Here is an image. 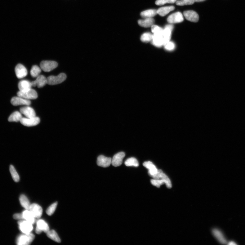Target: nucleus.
Masks as SVG:
<instances>
[{
  "label": "nucleus",
  "instance_id": "nucleus-1",
  "mask_svg": "<svg viewBox=\"0 0 245 245\" xmlns=\"http://www.w3.org/2000/svg\"><path fill=\"white\" fill-rule=\"evenodd\" d=\"M160 178L159 179H152L150 182L154 186L159 188L161 185L165 184L167 188H170L172 187L171 181L169 178L164 174L162 170H159Z\"/></svg>",
  "mask_w": 245,
  "mask_h": 245
},
{
  "label": "nucleus",
  "instance_id": "nucleus-2",
  "mask_svg": "<svg viewBox=\"0 0 245 245\" xmlns=\"http://www.w3.org/2000/svg\"><path fill=\"white\" fill-rule=\"evenodd\" d=\"M35 236L31 233L21 234L17 238L16 243L19 245H29L32 243Z\"/></svg>",
  "mask_w": 245,
  "mask_h": 245
},
{
  "label": "nucleus",
  "instance_id": "nucleus-3",
  "mask_svg": "<svg viewBox=\"0 0 245 245\" xmlns=\"http://www.w3.org/2000/svg\"><path fill=\"white\" fill-rule=\"evenodd\" d=\"M66 75L65 73H61L58 76H51L47 78V84L50 85L59 84L65 81Z\"/></svg>",
  "mask_w": 245,
  "mask_h": 245
},
{
  "label": "nucleus",
  "instance_id": "nucleus-4",
  "mask_svg": "<svg viewBox=\"0 0 245 245\" xmlns=\"http://www.w3.org/2000/svg\"><path fill=\"white\" fill-rule=\"evenodd\" d=\"M143 165L149 170L148 173L149 176L154 179H159V175L158 170L153 164L149 161L143 163Z\"/></svg>",
  "mask_w": 245,
  "mask_h": 245
},
{
  "label": "nucleus",
  "instance_id": "nucleus-5",
  "mask_svg": "<svg viewBox=\"0 0 245 245\" xmlns=\"http://www.w3.org/2000/svg\"><path fill=\"white\" fill-rule=\"evenodd\" d=\"M17 95L28 100L36 99L38 96L36 91L32 88L24 91H19L17 93Z\"/></svg>",
  "mask_w": 245,
  "mask_h": 245
},
{
  "label": "nucleus",
  "instance_id": "nucleus-6",
  "mask_svg": "<svg viewBox=\"0 0 245 245\" xmlns=\"http://www.w3.org/2000/svg\"><path fill=\"white\" fill-rule=\"evenodd\" d=\"M58 66V63L55 61H43L40 64L41 69L45 72H50L56 68Z\"/></svg>",
  "mask_w": 245,
  "mask_h": 245
},
{
  "label": "nucleus",
  "instance_id": "nucleus-7",
  "mask_svg": "<svg viewBox=\"0 0 245 245\" xmlns=\"http://www.w3.org/2000/svg\"><path fill=\"white\" fill-rule=\"evenodd\" d=\"M19 229L24 234L31 233L33 229V224L25 220H20L18 222Z\"/></svg>",
  "mask_w": 245,
  "mask_h": 245
},
{
  "label": "nucleus",
  "instance_id": "nucleus-8",
  "mask_svg": "<svg viewBox=\"0 0 245 245\" xmlns=\"http://www.w3.org/2000/svg\"><path fill=\"white\" fill-rule=\"evenodd\" d=\"M40 118L37 117L31 118H22L20 121V123L27 127L35 126L40 123Z\"/></svg>",
  "mask_w": 245,
  "mask_h": 245
},
{
  "label": "nucleus",
  "instance_id": "nucleus-9",
  "mask_svg": "<svg viewBox=\"0 0 245 245\" xmlns=\"http://www.w3.org/2000/svg\"><path fill=\"white\" fill-rule=\"evenodd\" d=\"M36 223V232L37 234H39L42 232L47 233L50 230L48 224L44 220L42 219L38 220Z\"/></svg>",
  "mask_w": 245,
  "mask_h": 245
},
{
  "label": "nucleus",
  "instance_id": "nucleus-10",
  "mask_svg": "<svg viewBox=\"0 0 245 245\" xmlns=\"http://www.w3.org/2000/svg\"><path fill=\"white\" fill-rule=\"evenodd\" d=\"M184 20L182 14L178 12L172 14L167 18V21L170 24L178 23L182 22Z\"/></svg>",
  "mask_w": 245,
  "mask_h": 245
},
{
  "label": "nucleus",
  "instance_id": "nucleus-11",
  "mask_svg": "<svg viewBox=\"0 0 245 245\" xmlns=\"http://www.w3.org/2000/svg\"><path fill=\"white\" fill-rule=\"evenodd\" d=\"M11 102L13 105L17 106L19 105L29 106L31 104L29 100L17 96L13 97L11 100Z\"/></svg>",
  "mask_w": 245,
  "mask_h": 245
},
{
  "label": "nucleus",
  "instance_id": "nucleus-12",
  "mask_svg": "<svg viewBox=\"0 0 245 245\" xmlns=\"http://www.w3.org/2000/svg\"><path fill=\"white\" fill-rule=\"evenodd\" d=\"M29 210L36 218L39 219L42 215V208L38 204H31Z\"/></svg>",
  "mask_w": 245,
  "mask_h": 245
},
{
  "label": "nucleus",
  "instance_id": "nucleus-13",
  "mask_svg": "<svg viewBox=\"0 0 245 245\" xmlns=\"http://www.w3.org/2000/svg\"><path fill=\"white\" fill-rule=\"evenodd\" d=\"M112 159L110 157H107L101 155L98 157L97 163L99 166L107 167L110 165Z\"/></svg>",
  "mask_w": 245,
  "mask_h": 245
},
{
  "label": "nucleus",
  "instance_id": "nucleus-14",
  "mask_svg": "<svg viewBox=\"0 0 245 245\" xmlns=\"http://www.w3.org/2000/svg\"><path fill=\"white\" fill-rule=\"evenodd\" d=\"M125 156V153L123 152H119L116 154L112 159V165L115 167L121 166Z\"/></svg>",
  "mask_w": 245,
  "mask_h": 245
},
{
  "label": "nucleus",
  "instance_id": "nucleus-15",
  "mask_svg": "<svg viewBox=\"0 0 245 245\" xmlns=\"http://www.w3.org/2000/svg\"><path fill=\"white\" fill-rule=\"evenodd\" d=\"M15 71L17 78H23L27 75V71L26 68L22 64L17 65L15 68Z\"/></svg>",
  "mask_w": 245,
  "mask_h": 245
},
{
  "label": "nucleus",
  "instance_id": "nucleus-16",
  "mask_svg": "<svg viewBox=\"0 0 245 245\" xmlns=\"http://www.w3.org/2000/svg\"><path fill=\"white\" fill-rule=\"evenodd\" d=\"M184 15L185 19L190 21L193 22H197L199 19L198 14L192 10L185 11L184 12Z\"/></svg>",
  "mask_w": 245,
  "mask_h": 245
},
{
  "label": "nucleus",
  "instance_id": "nucleus-17",
  "mask_svg": "<svg viewBox=\"0 0 245 245\" xmlns=\"http://www.w3.org/2000/svg\"><path fill=\"white\" fill-rule=\"evenodd\" d=\"M31 84L33 87L37 86L38 88H41L47 84V78L43 75H40L36 80L31 82Z\"/></svg>",
  "mask_w": 245,
  "mask_h": 245
},
{
  "label": "nucleus",
  "instance_id": "nucleus-18",
  "mask_svg": "<svg viewBox=\"0 0 245 245\" xmlns=\"http://www.w3.org/2000/svg\"><path fill=\"white\" fill-rule=\"evenodd\" d=\"M23 107L20 109V113L25 115L27 118H31L36 117L35 112L32 108L29 106Z\"/></svg>",
  "mask_w": 245,
  "mask_h": 245
},
{
  "label": "nucleus",
  "instance_id": "nucleus-19",
  "mask_svg": "<svg viewBox=\"0 0 245 245\" xmlns=\"http://www.w3.org/2000/svg\"><path fill=\"white\" fill-rule=\"evenodd\" d=\"M152 41L154 46L158 47H162L164 45L163 34H154Z\"/></svg>",
  "mask_w": 245,
  "mask_h": 245
},
{
  "label": "nucleus",
  "instance_id": "nucleus-20",
  "mask_svg": "<svg viewBox=\"0 0 245 245\" xmlns=\"http://www.w3.org/2000/svg\"><path fill=\"white\" fill-rule=\"evenodd\" d=\"M138 24L140 26L143 27H151L155 23V20L153 18H145L144 20H138Z\"/></svg>",
  "mask_w": 245,
  "mask_h": 245
},
{
  "label": "nucleus",
  "instance_id": "nucleus-21",
  "mask_svg": "<svg viewBox=\"0 0 245 245\" xmlns=\"http://www.w3.org/2000/svg\"><path fill=\"white\" fill-rule=\"evenodd\" d=\"M24 220H27L33 225L36 222V218L29 210H26L22 213Z\"/></svg>",
  "mask_w": 245,
  "mask_h": 245
},
{
  "label": "nucleus",
  "instance_id": "nucleus-22",
  "mask_svg": "<svg viewBox=\"0 0 245 245\" xmlns=\"http://www.w3.org/2000/svg\"><path fill=\"white\" fill-rule=\"evenodd\" d=\"M32 87L31 82L27 80H22L20 81L18 84L20 91H24L31 88Z\"/></svg>",
  "mask_w": 245,
  "mask_h": 245
},
{
  "label": "nucleus",
  "instance_id": "nucleus-23",
  "mask_svg": "<svg viewBox=\"0 0 245 245\" xmlns=\"http://www.w3.org/2000/svg\"><path fill=\"white\" fill-rule=\"evenodd\" d=\"M212 232L213 235L220 243L223 244H225L227 243V241L225 238L223 234L219 230L217 229H214L212 230Z\"/></svg>",
  "mask_w": 245,
  "mask_h": 245
},
{
  "label": "nucleus",
  "instance_id": "nucleus-24",
  "mask_svg": "<svg viewBox=\"0 0 245 245\" xmlns=\"http://www.w3.org/2000/svg\"><path fill=\"white\" fill-rule=\"evenodd\" d=\"M175 9L173 6L163 7L157 10V14L162 16H164Z\"/></svg>",
  "mask_w": 245,
  "mask_h": 245
},
{
  "label": "nucleus",
  "instance_id": "nucleus-25",
  "mask_svg": "<svg viewBox=\"0 0 245 245\" xmlns=\"http://www.w3.org/2000/svg\"><path fill=\"white\" fill-rule=\"evenodd\" d=\"M23 117L22 114L19 111L14 112L8 118V121L10 122H18L20 121Z\"/></svg>",
  "mask_w": 245,
  "mask_h": 245
},
{
  "label": "nucleus",
  "instance_id": "nucleus-26",
  "mask_svg": "<svg viewBox=\"0 0 245 245\" xmlns=\"http://www.w3.org/2000/svg\"><path fill=\"white\" fill-rule=\"evenodd\" d=\"M157 14V10L155 9H149L143 11L141 13V16L143 18H152Z\"/></svg>",
  "mask_w": 245,
  "mask_h": 245
},
{
  "label": "nucleus",
  "instance_id": "nucleus-27",
  "mask_svg": "<svg viewBox=\"0 0 245 245\" xmlns=\"http://www.w3.org/2000/svg\"><path fill=\"white\" fill-rule=\"evenodd\" d=\"M20 201L23 207L26 210H29L31 204L29 199L25 195L22 194L20 196Z\"/></svg>",
  "mask_w": 245,
  "mask_h": 245
},
{
  "label": "nucleus",
  "instance_id": "nucleus-28",
  "mask_svg": "<svg viewBox=\"0 0 245 245\" xmlns=\"http://www.w3.org/2000/svg\"><path fill=\"white\" fill-rule=\"evenodd\" d=\"M47 237L50 239L54 240L56 242L58 243H61V239L59 238L58 234L54 230H51L48 231L47 233Z\"/></svg>",
  "mask_w": 245,
  "mask_h": 245
},
{
  "label": "nucleus",
  "instance_id": "nucleus-29",
  "mask_svg": "<svg viewBox=\"0 0 245 245\" xmlns=\"http://www.w3.org/2000/svg\"><path fill=\"white\" fill-rule=\"evenodd\" d=\"M172 31L169 28L165 27V29H164L163 33L164 46L170 41Z\"/></svg>",
  "mask_w": 245,
  "mask_h": 245
},
{
  "label": "nucleus",
  "instance_id": "nucleus-30",
  "mask_svg": "<svg viewBox=\"0 0 245 245\" xmlns=\"http://www.w3.org/2000/svg\"><path fill=\"white\" fill-rule=\"evenodd\" d=\"M125 164L127 167H138L139 165L137 160L134 157H131L126 160Z\"/></svg>",
  "mask_w": 245,
  "mask_h": 245
},
{
  "label": "nucleus",
  "instance_id": "nucleus-31",
  "mask_svg": "<svg viewBox=\"0 0 245 245\" xmlns=\"http://www.w3.org/2000/svg\"><path fill=\"white\" fill-rule=\"evenodd\" d=\"M41 72V69L39 66L37 65L33 66L30 71V74L32 77L34 78H37L40 75Z\"/></svg>",
  "mask_w": 245,
  "mask_h": 245
},
{
  "label": "nucleus",
  "instance_id": "nucleus-32",
  "mask_svg": "<svg viewBox=\"0 0 245 245\" xmlns=\"http://www.w3.org/2000/svg\"><path fill=\"white\" fill-rule=\"evenodd\" d=\"M10 171L13 180L16 182H18L20 180V176L15 167L12 165L10 166Z\"/></svg>",
  "mask_w": 245,
  "mask_h": 245
},
{
  "label": "nucleus",
  "instance_id": "nucleus-33",
  "mask_svg": "<svg viewBox=\"0 0 245 245\" xmlns=\"http://www.w3.org/2000/svg\"><path fill=\"white\" fill-rule=\"evenodd\" d=\"M153 35L149 33H144L142 35L141 40L144 42H149L152 41Z\"/></svg>",
  "mask_w": 245,
  "mask_h": 245
},
{
  "label": "nucleus",
  "instance_id": "nucleus-34",
  "mask_svg": "<svg viewBox=\"0 0 245 245\" xmlns=\"http://www.w3.org/2000/svg\"><path fill=\"white\" fill-rule=\"evenodd\" d=\"M58 205L57 202H56L49 206L46 211L47 214L48 216H51L55 212Z\"/></svg>",
  "mask_w": 245,
  "mask_h": 245
},
{
  "label": "nucleus",
  "instance_id": "nucleus-35",
  "mask_svg": "<svg viewBox=\"0 0 245 245\" xmlns=\"http://www.w3.org/2000/svg\"><path fill=\"white\" fill-rule=\"evenodd\" d=\"M194 2V0H180L177 1L176 4L178 6H183L191 5L193 4Z\"/></svg>",
  "mask_w": 245,
  "mask_h": 245
},
{
  "label": "nucleus",
  "instance_id": "nucleus-36",
  "mask_svg": "<svg viewBox=\"0 0 245 245\" xmlns=\"http://www.w3.org/2000/svg\"><path fill=\"white\" fill-rule=\"evenodd\" d=\"M151 27L152 32L154 34H163L164 29L154 24H153Z\"/></svg>",
  "mask_w": 245,
  "mask_h": 245
},
{
  "label": "nucleus",
  "instance_id": "nucleus-37",
  "mask_svg": "<svg viewBox=\"0 0 245 245\" xmlns=\"http://www.w3.org/2000/svg\"><path fill=\"white\" fill-rule=\"evenodd\" d=\"M177 1V0H157L155 4L157 5L162 6L166 3H174Z\"/></svg>",
  "mask_w": 245,
  "mask_h": 245
},
{
  "label": "nucleus",
  "instance_id": "nucleus-38",
  "mask_svg": "<svg viewBox=\"0 0 245 245\" xmlns=\"http://www.w3.org/2000/svg\"><path fill=\"white\" fill-rule=\"evenodd\" d=\"M166 50L168 51H172L174 50L176 47L175 45L173 42H169L164 45Z\"/></svg>",
  "mask_w": 245,
  "mask_h": 245
},
{
  "label": "nucleus",
  "instance_id": "nucleus-39",
  "mask_svg": "<svg viewBox=\"0 0 245 245\" xmlns=\"http://www.w3.org/2000/svg\"><path fill=\"white\" fill-rule=\"evenodd\" d=\"M13 218L16 220H24L22 213H16L13 215Z\"/></svg>",
  "mask_w": 245,
  "mask_h": 245
},
{
  "label": "nucleus",
  "instance_id": "nucleus-40",
  "mask_svg": "<svg viewBox=\"0 0 245 245\" xmlns=\"http://www.w3.org/2000/svg\"><path fill=\"white\" fill-rule=\"evenodd\" d=\"M195 2H203L204 1H206V0H194Z\"/></svg>",
  "mask_w": 245,
  "mask_h": 245
},
{
  "label": "nucleus",
  "instance_id": "nucleus-41",
  "mask_svg": "<svg viewBox=\"0 0 245 245\" xmlns=\"http://www.w3.org/2000/svg\"><path fill=\"white\" fill-rule=\"evenodd\" d=\"M229 245H232V244L234 245V244H234V243H233V242H230V243H229Z\"/></svg>",
  "mask_w": 245,
  "mask_h": 245
}]
</instances>
